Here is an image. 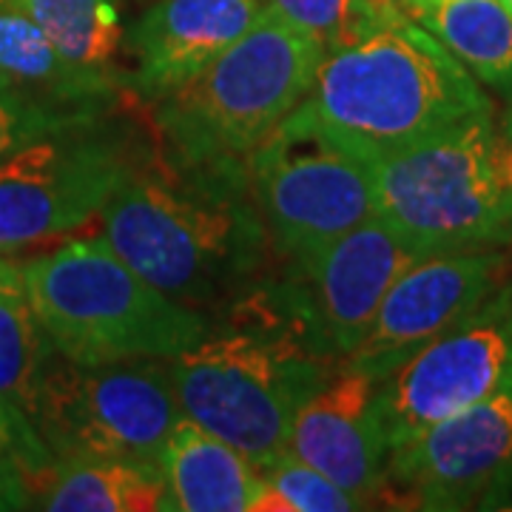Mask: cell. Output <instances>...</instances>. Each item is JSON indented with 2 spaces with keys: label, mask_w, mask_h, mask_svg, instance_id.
Here are the masks:
<instances>
[{
  "label": "cell",
  "mask_w": 512,
  "mask_h": 512,
  "mask_svg": "<svg viewBox=\"0 0 512 512\" xmlns=\"http://www.w3.org/2000/svg\"><path fill=\"white\" fill-rule=\"evenodd\" d=\"M100 237L157 291L211 316L271 274V245L245 163L137 160L114 188Z\"/></svg>",
  "instance_id": "obj_1"
},
{
  "label": "cell",
  "mask_w": 512,
  "mask_h": 512,
  "mask_svg": "<svg viewBox=\"0 0 512 512\" xmlns=\"http://www.w3.org/2000/svg\"><path fill=\"white\" fill-rule=\"evenodd\" d=\"M490 111L493 100L439 37L402 18L325 55L311 92L288 120L373 163Z\"/></svg>",
  "instance_id": "obj_2"
},
{
  "label": "cell",
  "mask_w": 512,
  "mask_h": 512,
  "mask_svg": "<svg viewBox=\"0 0 512 512\" xmlns=\"http://www.w3.org/2000/svg\"><path fill=\"white\" fill-rule=\"evenodd\" d=\"M325 49L271 3L200 74L154 106L157 157L171 165L245 163L311 92Z\"/></svg>",
  "instance_id": "obj_3"
},
{
  "label": "cell",
  "mask_w": 512,
  "mask_h": 512,
  "mask_svg": "<svg viewBox=\"0 0 512 512\" xmlns=\"http://www.w3.org/2000/svg\"><path fill=\"white\" fill-rule=\"evenodd\" d=\"M20 282L49 342L80 365L171 359L214 330L208 313L157 291L100 234L26 259Z\"/></svg>",
  "instance_id": "obj_4"
},
{
  "label": "cell",
  "mask_w": 512,
  "mask_h": 512,
  "mask_svg": "<svg viewBox=\"0 0 512 512\" xmlns=\"http://www.w3.org/2000/svg\"><path fill=\"white\" fill-rule=\"evenodd\" d=\"M379 214L421 254L512 245V114H478L370 163Z\"/></svg>",
  "instance_id": "obj_5"
},
{
  "label": "cell",
  "mask_w": 512,
  "mask_h": 512,
  "mask_svg": "<svg viewBox=\"0 0 512 512\" xmlns=\"http://www.w3.org/2000/svg\"><path fill=\"white\" fill-rule=\"evenodd\" d=\"M339 365L276 328L220 322L168 359L183 416L268 470L288 450L302 402Z\"/></svg>",
  "instance_id": "obj_6"
},
{
  "label": "cell",
  "mask_w": 512,
  "mask_h": 512,
  "mask_svg": "<svg viewBox=\"0 0 512 512\" xmlns=\"http://www.w3.org/2000/svg\"><path fill=\"white\" fill-rule=\"evenodd\" d=\"M183 419L168 359L80 365L52 350L26 421L52 458H128L157 464Z\"/></svg>",
  "instance_id": "obj_7"
},
{
  "label": "cell",
  "mask_w": 512,
  "mask_h": 512,
  "mask_svg": "<svg viewBox=\"0 0 512 512\" xmlns=\"http://www.w3.org/2000/svg\"><path fill=\"white\" fill-rule=\"evenodd\" d=\"M276 265H296L379 214L373 168L322 131L279 123L245 160Z\"/></svg>",
  "instance_id": "obj_8"
},
{
  "label": "cell",
  "mask_w": 512,
  "mask_h": 512,
  "mask_svg": "<svg viewBox=\"0 0 512 512\" xmlns=\"http://www.w3.org/2000/svg\"><path fill=\"white\" fill-rule=\"evenodd\" d=\"M419 256L399 228L373 214L311 259L276 265L268 288L293 333L322 359L342 365L365 339L384 293Z\"/></svg>",
  "instance_id": "obj_9"
},
{
  "label": "cell",
  "mask_w": 512,
  "mask_h": 512,
  "mask_svg": "<svg viewBox=\"0 0 512 512\" xmlns=\"http://www.w3.org/2000/svg\"><path fill=\"white\" fill-rule=\"evenodd\" d=\"M100 120L0 157V254L69 234L103 211L137 157L126 134Z\"/></svg>",
  "instance_id": "obj_10"
},
{
  "label": "cell",
  "mask_w": 512,
  "mask_h": 512,
  "mask_svg": "<svg viewBox=\"0 0 512 512\" xmlns=\"http://www.w3.org/2000/svg\"><path fill=\"white\" fill-rule=\"evenodd\" d=\"M512 376V279L376 382L390 450L495 393Z\"/></svg>",
  "instance_id": "obj_11"
},
{
  "label": "cell",
  "mask_w": 512,
  "mask_h": 512,
  "mask_svg": "<svg viewBox=\"0 0 512 512\" xmlns=\"http://www.w3.org/2000/svg\"><path fill=\"white\" fill-rule=\"evenodd\" d=\"M512 498V376L487 399L390 450L384 498L430 512L490 510Z\"/></svg>",
  "instance_id": "obj_12"
},
{
  "label": "cell",
  "mask_w": 512,
  "mask_h": 512,
  "mask_svg": "<svg viewBox=\"0 0 512 512\" xmlns=\"http://www.w3.org/2000/svg\"><path fill=\"white\" fill-rule=\"evenodd\" d=\"M504 268L507 259L498 248L419 256L384 293L365 339L342 365L379 382L458 319L476 311L501 285Z\"/></svg>",
  "instance_id": "obj_13"
},
{
  "label": "cell",
  "mask_w": 512,
  "mask_h": 512,
  "mask_svg": "<svg viewBox=\"0 0 512 512\" xmlns=\"http://www.w3.org/2000/svg\"><path fill=\"white\" fill-rule=\"evenodd\" d=\"M288 450L356 495L365 510L382 501L390 444L376 410V379L336 367L299 407Z\"/></svg>",
  "instance_id": "obj_14"
},
{
  "label": "cell",
  "mask_w": 512,
  "mask_h": 512,
  "mask_svg": "<svg viewBox=\"0 0 512 512\" xmlns=\"http://www.w3.org/2000/svg\"><path fill=\"white\" fill-rule=\"evenodd\" d=\"M265 6L268 0H157L126 32L134 60L126 89L146 103L163 100L237 43Z\"/></svg>",
  "instance_id": "obj_15"
},
{
  "label": "cell",
  "mask_w": 512,
  "mask_h": 512,
  "mask_svg": "<svg viewBox=\"0 0 512 512\" xmlns=\"http://www.w3.org/2000/svg\"><path fill=\"white\" fill-rule=\"evenodd\" d=\"M52 512H157L165 484L157 464L128 458H43L18 467L12 504Z\"/></svg>",
  "instance_id": "obj_16"
},
{
  "label": "cell",
  "mask_w": 512,
  "mask_h": 512,
  "mask_svg": "<svg viewBox=\"0 0 512 512\" xmlns=\"http://www.w3.org/2000/svg\"><path fill=\"white\" fill-rule=\"evenodd\" d=\"M165 510L256 512L265 478L248 458L188 416L174 424L160 458Z\"/></svg>",
  "instance_id": "obj_17"
},
{
  "label": "cell",
  "mask_w": 512,
  "mask_h": 512,
  "mask_svg": "<svg viewBox=\"0 0 512 512\" xmlns=\"http://www.w3.org/2000/svg\"><path fill=\"white\" fill-rule=\"evenodd\" d=\"M0 80L52 106L103 114L126 89L120 77L77 66L46 37L35 20L0 6Z\"/></svg>",
  "instance_id": "obj_18"
},
{
  "label": "cell",
  "mask_w": 512,
  "mask_h": 512,
  "mask_svg": "<svg viewBox=\"0 0 512 512\" xmlns=\"http://www.w3.org/2000/svg\"><path fill=\"white\" fill-rule=\"evenodd\" d=\"M413 18L476 80L512 100V15L501 0H430Z\"/></svg>",
  "instance_id": "obj_19"
},
{
  "label": "cell",
  "mask_w": 512,
  "mask_h": 512,
  "mask_svg": "<svg viewBox=\"0 0 512 512\" xmlns=\"http://www.w3.org/2000/svg\"><path fill=\"white\" fill-rule=\"evenodd\" d=\"M0 6L35 20L72 63L126 83V74L117 69L126 46L120 0H0Z\"/></svg>",
  "instance_id": "obj_20"
},
{
  "label": "cell",
  "mask_w": 512,
  "mask_h": 512,
  "mask_svg": "<svg viewBox=\"0 0 512 512\" xmlns=\"http://www.w3.org/2000/svg\"><path fill=\"white\" fill-rule=\"evenodd\" d=\"M55 345L40 328L20 274L0 285V402L26 419L37 379Z\"/></svg>",
  "instance_id": "obj_21"
},
{
  "label": "cell",
  "mask_w": 512,
  "mask_h": 512,
  "mask_svg": "<svg viewBox=\"0 0 512 512\" xmlns=\"http://www.w3.org/2000/svg\"><path fill=\"white\" fill-rule=\"evenodd\" d=\"M325 49V55L362 43L384 26L407 18L399 0H268Z\"/></svg>",
  "instance_id": "obj_22"
},
{
  "label": "cell",
  "mask_w": 512,
  "mask_h": 512,
  "mask_svg": "<svg viewBox=\"0 0 512 512\" xmlns=\"http://www.w3.org/2000/svg\"><path fill=\"white\" fill-rule=\"evenodd\" d=\"M265 493L256 512H350L365 510L362 501L308 461L285 450L268 470H262Z\"/></svg>",
  "instance_id": "obj_23"
},
{
  "label": "cell",
  "mask_w": 512,
  "mask_h": 512,
  "mask_svg": "<svg viewBox=\"0 0 512 512\" xmlns=\"http://www.w3.org/2000/svg\"><path fill=\"white\" fill-rule=\"evenodd\" d=\"M103 114H83L52 106L46 100H37L32 94L18 92L15 86L0 80V157L9 151L40 140L46 134H55L63 128L94 123Z\"/></svg>",
  "instance_id": "obj_24"
},
{
  "label": "cell",
  "mask_w": 512,
  "mask_h": 512,
  "mask_svg": "<svg viewBox=\"0 0 512 512\" xmlns=\"http://www.w3.org/2000/svg\"><path fill=\"white\" fill-rule=\"evenodd\" d=\"M43 458H49V453L35 436L32 424L15 407L0 402V495L15 464H35Z\"/></svg>",
  "instance_id": "obj_25"
},
{
  "label": "cell",
  "mask_w": 512,
  "mask_h": 512,
  "mask_svg": "<svg viewBox=\"0 0 512 512\" xmlns=\"http://www.w3.org/2000/svg\"><path fill=\"white\" fill-rule=\"evenodd\" d=\"M18 274H20V265H12L9 259H3V256H0V285H3V282H9V279H15Z\"/></svg>",
  "instance_id": "obj_26"
},
{
  "label": "cell",
  "mask_w": 512,
  "mask_h": 512,
  "mask_svg": "<svg viewBox=\"0 0 512 512\" xmlns=\"http://www.w3.org/2000/svg\"><path fill=\"white\" fill-rule=\"evenodd\" d=\"M399 3H402L404 12H410V15H413L416 9H421V6H424V3H430V0H399Z\"/></svg>",
  "instance_id": "obj_27"
},
{
  "label": "cell",
  "mask_w": 512,
  "mask_h": 512,
  "mask_svg": "<svg viewBox=\"0 0 512 512\" xmlns=\"http://www.w3.org/2000/svg\"><path fill=\"white\" fill-rule=\"evenodd\" d=\"M501 3H504V6L510 9V15H512V0H501Z\"/></svg>",
  "instance_id": "obj_28"
},
{
  "label": "cell",
  "mask_w": 512,
  "mask_h": 512,
  "mask_svg": "<svg viewBox=\"0 0 512 512\" xmlns=\"http://www.w3.org/2000/svg\"><path fill=\"white\" fill-rule=\"evenodd\" d=\"M399 6H402V3H399Z\"/></svg>",
  "instance_id": "obj_29"
}]
</instances>
